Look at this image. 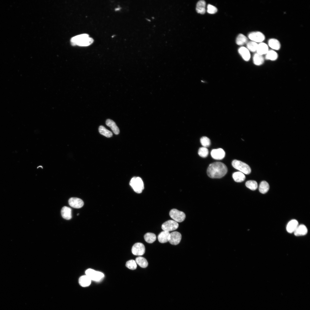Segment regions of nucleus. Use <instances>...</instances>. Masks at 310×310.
Wrapping results in <instances>:
<instances>
[{
  "instance_id": "nucleus-1",
  "label": "nucleus",
  "mask_w": 310,
  "mask_h": 310,
  "mask_svg": "<svg viewBox=\"0 0 310 310\" xmlns=\"http://www.w3.org/2000/svg\"><path fill=\"white\" fill-rule=\"evenodd\" d=\"M227 168L223 163L216 162L210 164L207 169V174L212 178H220L224 177L227 172Z\"/></svg>"
},
{
  "instance_id": "nucleus-2",
  "label": "nucleus",
  "mask_w": 310,
  "mask_h": 310,
  "mask_svg": "<svg viewBox=\"0 0 310 310\" xmlns=\"http://www.w3.org/2000/svg\"><path fill=\"white\" fill-rule=\"evenodd\" d=\"M70 41L71 45L73 46H89L92 44L94 40L90 37L88 34H84L72 37Z\"/></svg>"
},
{
  "instance_id": "nucleus-3",
  "label": "nucleus",
  "mask_w": 310,
  "mask_h": 310,
  "mask_svg": "<svg viewBox=\"0 0 310 310\" xmlns=\"http://www.w3.org/2000/svg\"><path fill=\"white\" fill-rule=\"evenodd\" d=\"M129 185L136 193H141L144 189V183L142 179L139 177H134L131 180Z\"/></svg>"
},
{
  "instance_id": "nucleus-4",
  "label": "nucleus",
  "mask_w": 310,
  "mask_h": 310,
  "mask_svg": "<svg viewBox=\"0 0 310 310\" xmlns=\"http://www.w3.org/2000/svg\"><path fill=\"white\" fill-rule=\"evenodd\" d=\"M232 166L243 173L248 175L251 172L250 167L247 164L241 161L234 160L232 163Z\"/></svg>"
},
{
  "instance_id": "nucleus-5",
  "label": "nucleus",
  "mask_w": 310,
  "mask_h": 310,
  "mask_svg": "<svg viewBox=\"0 0 310 310\" xmlns=\"http://www.w3.org/2000/svg\"><path fill=\"white\" fill-rule=\"evenodd\" d=\"M85 273L91 280L96 281L100 280L104 276V275L102 273L91 269H88L86 270Z\"/></svg>"
},
{
  "instance_id": "nucleus-6",
  "label": "nucleus",
  "mask_w": 310,
  "mask_h": 310,
  "mask_svg": "<svg viewBox=\"0 0 310 310\" xmlns=\"http://www.w3.org/2000/svg\"><path fill=\"white\" fill-rule=\"evenodd\" d=\"M169 215L174 220L177 222H182L185 218V215L184 213L176 209L171 210L169 212Z\"/></svg>"
},
{
  "instance_id": "nucleus-7",
  "label": "nucleus",
  "mask_w": 310,
  "mask_h": 310,
  "mask_svg": "<svg viewBox=\"0 0 310 310\" xmlns=\"http://www.w3.org/2000/svg\"><path fill=\"white\" fill-rule=\"evenodd\" d=\"M248 37L251 41L257 43L263 42L265 38L264 35L262 32L259 31L250 32L248 35Z\"/></svg>"
},
{
  "instance_id": "nucleus-8",
  "label": "nucleus",
  "mask_w": 310,
  "mask_h": 310,
  "mask_svg": "<svg viewBox=\"0 0 310 310\" xmlns=\"http://www.w3.org/2000/svg\"><path fill=\"white\" fill-rule=\"evenodd\" d=\"M179 227V224L174 220H169L164 222L161 228L164 231L169 232L177 229Z\"/></svg>"
},
{
  "instance_id": "nucleus-9",
  "label": "nucleus",
  "mask_w": 310,
  "mask_h": 310,
  "mask_svg": "<svg viewBox=\"0 0 310 310\" xmlns=\"http://www.w3.org/2000/svg\"><path fill=\"white\" fill-rule=\"evenodd\" d=\"M145 249L144 245L140 243H135L131 249L132 253L135 255L140 256L143 255L145 252Z\"/></svg>"
},
{
  "instance_id": "nucleus-10",
  "label": "nucleus",
  "mask_w": 310,
  "mask_h": 310,
  "mask_svg": "<svg viewBox=\"0 0 310 310\" xmlns=\"http://www.w3.org/2000/svg\"><path fill=\"white\" fill-rule=\"evenodd\" d=\"M181 239V234L178 232L174 231L170 233L168 240L171 244L176 245L180 243Z\"/></svg>"
},
{
  "instance_id": "nucleus-11",
  "label": "nucleus",
  "mask_w": 310,
  "mask_h": 310,
  "mask_svg": "<svg viewBox=\"0 0 310 310\" xmlns=\"http://www.w3.org/2000/svg\"><path fill=\"white\" fill-rule=\"evenodd\" d=\"M211 155L213 159L217 160H220L224 158L225 153L222 149L219 148L212 150L211 152Z\"/></svg>"
},
{
  "instance_id": "nucleus-12",
  "label": "nucleus",
  "mask_w": 310,
  "mask_h": 310,
  "mask_svg": "<svg viewBox=\"0 0 310 310\" xmlns=\"http://www.w3.org/2000/svg\"><path fill=\"white\" fill-rule=\"evenodd\" d=\"M69 204L73 208H80L83 206L84 203L83 200L80 198L72 197L69 199Z\"/></svg>"
},
{
  "instance_id": "nucleus-13",
  "label": "nucleus",
  "mask_w": 310,
  "mask_h": 310,
  "mask_svg": "<svg viewBox=\"0 0 310 310\" xmlns=\"http://www.w3.org/2000/svg\"><path fill=\"white\" fill-rule=\"evenodd\" d=\"M238 52L243 59L246 61H249L251 55L249 50L247 48L244 46L240 47Z\"/></svg>"
},
{
  "instance_id": "nucleus-14",
  "label": "nucleus",
  "mask_w": 310,
  "mask_h": 310,
  "mask_svg": "<svg viewBox=\"0 0 310 310\" xmlns=\"http://www.w3.org/2000/svg\"><path fill=\"white\" fill-rule=\"evenodd\" d=\"M269 50L268 45L266 43L261 42L258 44L256 53L263 55H266Z\"/></svg>"
},
{
  "instance_id": "nucleus-15",
  "label": "nucleus",
  "mask_w": 310,
  "mask_h": 310,
  "mask_svg": "<svg viewBox=\"0 0 310 310\" xmlns=\"http://www.w3.org/2000/svg\"><path fill=\"white\" fill-rule=\"evenodd\" d=\"M298 225L299 223L297 220H292L288 223L287 225L286 230L289 233L294 232Z\"/></svg>"
},
{
  "instance_id": "nucleus-16",
  "label": "nucleus",
  "mask_w": 310,
  "mask_h": 310,
  "mask_svg": "<svg viewBox=\"0 0 310 310\" xmlns=\"http://www.w3.org/2000/svg\"><path fill=\"white\" fill-rule=\"evenodd\" d=\"M308 232L306 226L304 224L299 225L295 231L294 235L296 236H303L306 235Z\"/></svg>"
},
{
  "instance_id": "nucleus-17",
  "label": "nucleus",
  "mask_w": 310,
  "mask_h": 310,
  "mask_svg": "<svg viewBox=\"0 0 310 310\" xmlns=\"http://www.w3.org/2000/svg\"><path fill=\"white\" fill-rule=\"evenodd\" d=\"M61 212L62 217L64 219L69 220L72 218V210L70 208L64 206L61 209Z\"/></svg>"
},
{
  "instance_id": "nucleus-18",
  "label": "nucleus",
  "mask_w": 310,
  "mask_h": 310,
  "mask_svg": "<svg viewBox=\"0 0 310 310\" xmlns=\"http://www.w3.org/2000/svg\"><path fill=\"white\" fill-rule=\"evenodd\" d=\"M268 44L269 46L274 50H278L280 49V42L276 39L274 38L270 39L268 41Z\"/></svg>"
},
{
  "instance_id": "nucleus-19",
  "label": "nucleus",
  "mask_w": 310,
  "mask_h": 310,
  "mask_svg": "<svg viewBox=\"0 0 310 310\" xmlns=\"http://www.w3.org/2000/svg\"><path fill=\"white\" fill-rule=\"evenodd\" d=\"M91 280L86 275L81 276L79 278L80 285L83 287L89 286L91 284Z\"/></svg>"
},
{
  "instance_id": "nucleus-20",
  "label": "nucleus",
  "mask_w": 310,
  "mask_h": 310,
  "mask_svg": "<svg viewBox=\"0 0 310 310\" xmlns=\"http://www.w3.org/2000/svg\"><path fill=\"white\" fill-rule=\"evenodd\" d=\"M106 123L107 126L110 127L115 134L117 135L119 133V129L113 121L110 119H107L106 121Z\"/></svg>"
},
{
  "instance_id": "nucleus-21",
  "label": "nucleus",
  "mask_w": 310,
  "mask_h": 310,
  "mask_svg": "<svg viewBox=\"0 0 310 310\" xmlns=\"http://www.w3.org/2000/svg\"><path fill=\"white\" fill-rule=\"evenodd\" d=\"M206 3L204 0H200L197 3L196 7V10L197 12L200 14H204L206 12Z\"/></svg>"
},
{
  "instance_id": "nucleus-22",
  "label": "nucleus",
  "mask_w": 310,
  "mask_h": 310,
  "mask_svg": "<svg viewBox=\"0 0 310 310\" xmlns=\"http://www.w3.org/2000/svg\"><path fill=\"white\" fill-rule=\"evenodd\" d=\"M169 232L163 230L158 235V238L159 241L161 243H164L168 241V237L170 234Z\"/></svg>"
},
{
  "instance_id": "nucleus-23",
  "label": "nucleus",
  "mask_w": 310,
  "mask_h": 310,
  "mask_svg": "<svg viewBox=\"0 0 310 310\" xmlns=\"http://www.w3.org/2000/svg\"><path fill=\"white\" fill-rule=\"evenodd\" d=\"M232 177L234 180L237 182H243L245 179V176L244 174L240 171L233 173Z\"/></svg>"
},
{
  "instance_id": "nucleus-24",
  "label": "nucleus",
  "mask_w": 310,
  "mask_h": 310,
  "mask_svg": "<svg viewBox=\"0 0 310 310\" xmlns=\"http://www.w3.org/2000/svg\"><path fill=\"white\" fill-rule=\"evenodd\" d=\"M265 55V58L266 59L272 61L276 60L278 57L277 53L273 50H269Z\"/></svg>"
},
{
  "instance_id": "nucleus-25",
  "label": "nucleus",
  "mask_w": 310,
  "mask_h": 310,
  "mask_svg": "<svg viewBox=\"0 0 310 310\" xmlns=\"http://www.w3.org/2000/svg\"><path fill=\"white\" fill-rule=\"evenodd\" d=\"M254 63L257 65H260L263 64L264 62V58L263 55L257 53H255L253 57Z\"/></svg>"
},
{
  "instance_id": "nucleus-26",
  "label": "nucleus",
  "mask_w": 310,
  "mask_h": 310,
  "mask_svg": "<svg viewBox=\"0 0 310 310\" xmlns=\"http://www.w3.org/2000/svg\"><path fill=\"white\" fill-rule=\"evenodd\" d=\"M269 189L268 183L265 181H262L260 183L259 189V192L263 194L266 193Z\"/></svg>"
},
{
  "instance_id": "nucleus-27",
  "label": "nucleus",
  "mask_w": 310,
  "mask_h": 310,
  "mask_svg": "<svg viewBox=\"0 0 310 310\" xmlns=\"http://www.w3.org/2000/svg\"><path fill=\"white\" fill-rule=\"evenodd\" d=\"M236 42L237 45H243L247 42L248 39L244 35L240 34L237 36Z\"/></svg>"
},
{
  "instance_id": "nucleus-28",
  "label": "nucleus",
  "mask_w": 310,
  "mask_h": 310,
  "mask_svg": "<svg viewBox=\"0 0 310 310\" xmlns=\"http://www.w3.org/2000/svg\"><path fill=\"white\" fill-rule=\"evenodd\" d=\"M135 261L136 264L142 268H146L148 265V263L146 259L143 257H136Z\"/></svg>"
},
{
  "instance_id": "nucleus-29",
  "label": "nucleus",
  "mask_w": 310,
  "mask_h": 310,
  "mask_svg": "<svg viewBox=\"0 0 310 310\" xmlns=\"http://www.w3.org/2000/svg\"><path fill=\"white\" fill-rule=\"evenodd\" d=\"M144 238L145 241L148 243H152L156 239V235L152 233L147 232L145 234Z\"/></svg>"
},
{
  "instance_id": "nucleus-30",
  "label": "nucleus",
  "mask_w": 310,
  "mask_h": 310,
  "mask_svg": "<svg viewBox=\"0 0 310 310\" xmlns=\"http://www.w3.org/2000/svg\"><path fill=\"white\" fill-rule=\"evenodd\" d=\"M98 130L100 134L106 137H110L113 135L112 132L106 129L103 126H100L99 127Z\"/></svg>"
},
{
  "instance_id": "nucleus-31",
  "label": "nucleus",
  "mask_w": 310,
  "mask_h": 310,
  "mask_svg": "<svg viewBox=\"0 0 310 310\" xmlns=\"http://www.w3.org/2000/svg\"><path fill=\"white\" fill-rule=\"evenodd\" d=\"M258 44L255 42L251 41L248 42L246 43L247 48L251 52H256Z\"/></svg>"
},
{
  "instance_id": "nucleus-32",
  "label": "nucleus",
  "mask_w": 310,
  "mask_h": 310,
  "mask_svg": "<svg viewBox=\"0 0 310 310\" xmlns=\"http://www.w3.org/2000/svg\"><path fill=\"white\" fill-rule=\"evenodd\" d=\"M247 187L252 190H255L257 188L258 185L256 181L254 180H249L245 183Z\"/></svg>"
},
{
  "instance_id": "nucleus-33",
  "label": "nucleus",
  "mask_w": 310,
  "mask_h": 310,
  "mask_svg": "<svg viewBox=\"0 0 310 310\" xmlns=\"http://www.w3.org/2000/svg\"><path fill=\"white\" fill-rule=\"evenodd\" d=\"M200 142L203 147L206 148L209 146L211 144L210 139L206 136L202 137L200 139Z\"/></svg>"
},
{
  "instance_id": "nucleus-34",
  "label": "nucleus",
  "mask_w": 310,
  "mask_h": 310,
  "mask_svg": "<svg viewBox=\"0 0 310 310\" xmlns=\"http://www.w3.org/2000/svg\"><path fill=\"white\" fill-rule=\"evenodd\" d=\"M198 154L201 157L205 158L208 154V150L207 148L202 147L200 148L198 151Z\"/></svg>"
},
{
  "instance_id": "nucleus-35",
  "label": "nucleus",
  "mask_w": 310,
  "mask_h": 310,
  "mask_svg": "<svg viewBox=\"0 0 310 310\" xmlns=\"http://www.w3.org/2000/svg\"><path fill=\"white\" fill-rule=\"evenodd\" d=\"M126 267L131 270H134L136 269L137 265L135 261L131 259L127 261L126 264Z\"/></svg>"
},
{
  "instance_id": "nucleus-36",
  "label": "nucleus",
  "mask_w": 310,
  "mask_h": 310,
  "mask_svg": "<svg viewBox=\"0 0 310 310\" xmlns=\"http://www.w3.org/2000/svg\"><path fill=\"white\" fill-rule=\"evenodd\" d=\"M217 11V8L214 6L210 5L208 4L207 7V12L210 14H214Z\"/></svg>"
},
{
  "instance_id": "nucleus-37",
  "label": "nucleus",
  "mask_w": 310,
  "mask_h": 310,
  "mask_svg": "<svg viewBox=\"0 0 310 310\" xmlns=\"http://www.w3.org/2000/svg\"><path fill=\"white\" fill-rule=\"evenodd\" d=\"M79 215V214L78 213V214H77V215Z\"/></svg>"
}]
</instances>
